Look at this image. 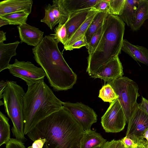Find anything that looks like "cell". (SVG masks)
I'll use <instances>...</instances> for the list:
<instances>
[{
	"instance_id": "obj_1",
	"label": "cell",
	"mask_w": 148,
	"mask_h": 148,
	"mask_svg": "<svg viewBox=\"0 0 148 148\" xmlns=\"http://www.w3.org/2000/svg\"><path fill=\"white\" fill-rule=\"evenodd\" d=\"M85 132L63 106L40 121L26 135L34 142L45 139L42 148H80Z\"/></svg>"
},
{
	"instance_id": "obj_2",
	"label": "cell",
	"mask_w": 148,
	"mask_h": 148,
	"mask_svg": "<svg viewBox=\"0 0 148 148\" xmlns=\"http://www.w3.org/2000/svg\"><path fill=\"white\" fill-rule=\"evenodd\" d=\"M52 36H45L32 49L34 58L44 70L50 86L56 91L71 88L77 76L69 66Z\"/></svg>"
},
{
	"instance_id": "obj_3",
	"label": "cell",
	"mask_w": 148,
	"mask_h": 148,
	"mask_svg": "<svg viewBox=\"0 0 148 148\" xmlns=\"http://www.w3.org/2000/svg\"><path fill=\"white\" fill-rule=\"evenodd\" d=\"M23 100L25 135L40 121L63 107V102L44 80L28 86Z\"/></svg>"
},
{
	"instance_id": "obj_4",
	"label": "cell",
	"mask_w": 148,
	"mask_h": 148,
	"mask_svg": "<svg viewBox=\"0 0 148 148\" xmlns=\"http://www.w3.org/2000/svg\"><path fill=\"white\" fill-rule=\"evenodd\" d=\"M125 25L118 16L108 14L100 40L88 58L86 72L90 76L101 66L121 53Z\"/></svg>"
},
{
	"instance_id": "obj_5",
	"label": "cell",
	"mask_w": 148,
	"mask_h": 148,
	"mask_svg": "<svg viewBox=\"0 0 148 148\" xmlns=\"http://www.w3.org/2000/svg\"><path fill=\"white\" fill-rule=\"evenodd\" d=\"M6 81L3 92L5 110L13 124L11 129L13 136L24 143L27 140L24 134L23 120V98L25 92L16 82L8 80Z\"/></svg>"
},
{
	"instance_id": "obj_6",
	"label": "cell",
	"mask_w": 148,
	"mask_h": 148,
	"mask_svg": "<svg viewBox=\"0 0 148 148\" xmlns=\"http://www.w3.org/2000/svg\"><path fill=\"white\" fill-rule=\"evenodd\" d=\"M118 96L117 98L124 112L127 123L138 103L140 96L139 88L134 81L125 76H122L107 82Z\"/></svg>"
},
{
	"instance_id": "obj_7",
	"label": "cell",
	"mask_w": 148,
	"mask_h": 148,
	"mask_svg": "<svg viewBox=\"0 0 148 148\" xmlns=\"http://www.w3.org/2000/svg\"><path fill=\"white\" fill-rule=\"evenodd\" d=\"M8 69L13 75L23 80L28 86L44 80L46 76L41 67H37L29 61H19L15 59L14 63L10 64Z\"/></svg>"
},
{
	"instance_id": "obj_8",
	"label": "cell",
	"mask_w": 148,
	"mask_h": 148,
	"mask_svg": "<svg viewBox=\"0 0 148 148\" xmlns=\"http://www.w3.org/2000/svg\"><path fill=\"white\" fill-rule=\"evenodd\" d=\"M125 116L118 99L110 103V106L101 117V123L107 133H117L123 130L126 124Z\"/></svg>"
},
{
	"instance_id": "obj_9",
	"label": "cell",
	"mask_w": 148,
	"mask_h": 148,
	"mask_svg": "<svg viewBox=\"0 0 148 148\" xmlns=\"http://www.w3.org/2000/svg\"><path fill=\"white\" fill-rule=\"evenodd\" d=\"M127 123L125 136L136 144L145 142L143 135L148 127V114L139 104L136 107Z\"/></svg>"
},
{
	"instance_id": "obj_10",
	"label": "cell",
	"mask_w": 148,
	"mask_h": 148,
	"mask_svg": "<svg viewBox=\"0 0 148 148\" xmlns=\"http://www.w3.org/2000/svg\"><path fill=\"white\" fill-rule=\"evenodd\" d=\"M63 106L70 112L85 132L91 130L92 125L97 121V115L91 108L82 103L62 102Z\"/></svg>"
},
{
	"instance_id": "obj_11",
	"label": "cell",
	"mask_w": 148,
	"mask_h": 148,
	"mask_svg": "<svg viewBox=\"0 0 148 148\" xmlns=\"http://www.w3.org/2000/svg\"><path fill=\"white\" fill-rule=\"evenodd\" d=\"M45 16L40 21L47 24L51 30L57 24L65 23L69 17L60 0H53L52 4H48L45 7Z\"/></svg>"
},
{
	"instance_id": "obj_12",
	"label": "cell",
	"mask_w": 148,
	"mask_h": 148,
	"mask_svg": "<svg viewBox=\"0 0 148 148\" xmlns=\"http://www.w3.org/2000/svg\"><path fill=\"white\" fill-rule=\"evenodd\" d=\"M123 75L122 63L119 56H117L100 67L90 77L101 79L107 82L120 77Z\"/></svg>"
},
{
	"instance_id": "obj_13",
	"label": "cell",
	"mask_w": 148,
	"mask_h": 148,
	"mask_svg": "<svg viewBox=\"0 0 148 148\" xmlns=\"http://www.w3.org/2000/svg\"><path fill=\"white\" fill-rule=\"evenodd\" d=\"M21 42L36 47L43 38L44 32L27 23L17 26Z\"/></svg>"
},
{
	"instance_id": "obj_14",
	"label": "cell",
	"mask_w": 148,
	"mask_h": 148,
	"mask_svg": "<svg viewBox=\"0 0 148 148\" xmlns=\"http://www.w3.org/2000/svg\"><path fill=\"white\" fill-rule=\"evenodd\" d=\"M33 4L32 0H6L0 2V16L24 11L31 13Z\"/></svg>"
},
{
	"instance_id": "obj_15",
	"label": "cell",
	"mask_w": 148,
	"mask_h": 148,
	"mask_svg": "<svg viewBox=\"0 0 148 148\" xmlns=\"http://www.w3.org/2000/svg\"><path fill=\"white\" fill-rule=\"evenodd\" d=\"M121 50L135 60L148 66V49L144 46L134 45L123 39Z\"/></svg>"
},
{
	"instance_id": "obj_16",
	"label": "cell",
	"mask_w": 148,
	"mask_h": 148,
	"mask_svg": "<svg viewBox=\"0 0 148 148\" xmlns=\"http://www.w3.org/2000/svg\"><path fill=\"white\" fill-rule=\"evenodd\" d=\"M90 9L82 10L69 15L64 23L67 32V41L86 19Z\"/></svg>"
},
{
	"instance_id": "obj_17",
	"label": "cell",
	"mask_w": 148,
	"mask_h": 148,
	"mask_svg": "<svg viewBox=\"0 0 148 148\" xmlns=\"http://www.w3.org/2000/svg\"><path fill=\"white\" fill-rule=\"evenodd\" d=\"M20 42L17 40L8 44L0 43V72L8 69L11 58L17 54L16 50Z\"/></svg>"
},
{
	"instance_id": "obj_18",
	"label": "cell",
	"mask_w": 148,
	"mask_h": 148,
	"mask_svg": "<svg viewBox=\"0 0 148 148\" xmlns=\"http://www.w3.org/2000/svg\"><path fill=\"white\" fill-rule=\"evenodd\" d=\"M66 14L72 13L82 10L90 9L100 0H60Z\"/></svg>"
},
{
	"instance_id": "obj_19",
	"label": "cell",
	"mask_w": 148,
	"mask_h": 148,
	"mask_svg": "<svg viewBox=\"0 0 148 148\" xmlns=\"http://www.w3.org/2000/svg\"><path fill=\"white\" fill-rule=\"evenodd\" d=\"M107 141L96 130L85 132L81 141L80 148H102Z\"/></svg>"
},
{
	"instance_id": "obj_20",
	"label": "cell",
	"mask_w": 148,
	"mask_h": 148,
	"mask_svg": "<svg viewBox=\"0 0 148 148\" xmlns=\"http://www.w3.org/2000/svg\"><path fill=\"white\" fill-rule=\"evenodd\" d=\"M98 12L90 9L86 19L64 45V49L66 50H67L75 42L85 35L90 25Z\"/></svg>"
},
{
	"instance_id": "obj_21",
	"label": "cell",
	"mask_w": 148,
	"mask_h": 148,
	"mask_svg": "<svg viewBox=\"0 0 148 148\" xmlns=\"http://www.w3.org/2000/svg\"><path fill=\"white\" fill-rule=\"evenodd\" d=\"M147 19H148V0H139L134 21L130 27L132 30H139Z\"/></svg>"
},
{
	"instance_id": "obj_22",
	"label": "cell",
	"mask_w": 148,
	"mask_h": 148,
	"mask_svg": "<svg viewBox=\"0 0 148 148\" xmlns=\"http://www.w3.org/2000/svg\"><path fill=\"white\" fill-rule=\"evenodd\" d=\"M138 1L137 0H126L122 12L118 16L128 26L130 27L134 22Z\"/></svg>"
},
{
	"instance_id": "obj_23",
	"label": "cell",
	"mask_w": 148,
	"mask_h": 148,
	"mask_svg": "<svg viewBox=\"0 0 148 148\" xmlns=\"http://www.w3.org/2000/svg\"><path fill=\"white\" fill-rule=\"evenodd\" d=\"M108 14L98 12L90 25L85 34L88 44L93 35L104 24Z\"/></svg>"
},
{
	"instance_id": "obj_24",
	"label": "cell",
	"mask_w": 148,
	"mask_h": 148,
	"mask_svg": "<svg viewBox=\"0 0 148 148\" xmlns=\"http://www.w3.org/2000/svg\"><path fill=\"white\" fill-rule=\"evenodd\" d=\"M10 126L9 119L0 112V146L6 145L10 139Z\"/></svg>"
},
{
	"instance_id": "obj_25",
	"label": "cell",
	"mask_w": 148,
	"mask_h": 148,
	"mask_svg": "<svg viewBox=\"0 0 148 148\" xmlns=\"http://www.w3.org/2000/svg\"><path fill=\"white\" fill-rule=\"evenodd\" d=\"M29 14L24 11H21L0 16V18L7 21L9 25H19L26 23Z\"/></svg>"
},
{
	"instance_id": "obj_26",
	"label": "cell",
	"mask_w": 148,
	"mask_h": 148,
	"mask_svg": "<svg viewBox=\"0 0 148 148\" xmlns=\"http://www.w3.org/2000/svg\"><path fill=\"white\" fill-rule=\"evenodd\" d=\"M99 97L104 102L111 103L118 97L112 86L107 84L100 90Z\"/></svg>"
},
{
	"instance_id": "obj_27",
	"label": "cell",
	"mask_w": 148,
	"mask_h": 148,
	"mask_svg": "<svg viewBox=\"0 0 148 148\" xmlns=\"http://www.w3.org/2000/svg\"><path fill=\"white\" fill-rule=\"evenodd\" d=\"M51 35L58 42H61L64 45L68 40L67 30L65 23H59L54 29V34Z\"/></svg>"
},
{
	"instance_id": "obj_28",
	"label": "cell",
	"mask_w": 148,
	"mask_h": 148,
	"mask_svg": "<svg viewBox=\"0 0 148 148\" xmlns=\"http://www.w3.org/2000/svg\"><path fill=\"white\" fill-rule=\"evenodd\" d=\"M103 25L93 35L90 42L86 46L88 49V55H91L93 53L100 40L103 31Z\"/></svg>"
},
{
	"instance_id": "obj_29",
	"label": "cell",
	"mask_w": 148,
	"mask_h": 148,
	"mask_svg": "<svg viewBox=\"0 0 148 148\" xmlns=\"http://www.w3.org/2000/svg\"><path fill=\"white\" fill-rule=\"evenodd\" d=\"M126 0H109L110 14L119 16L122 13Z\"/></svg>"
},
{
	"instance_id": "obj_30",
	"label": "cell",
	"mask_w": 148,
	"mask_h": 148,
	"mask_svg": "<svg viewBox=\"0 0 148 148\" xmlns=\"http://www.w3.org/2000/svg\"><path fill=\"white\" fill-rule=\"evenodd\" d=\"M90 10L111 14L109 0H100L90 9Z\"/></svg>"
},
{
	"instance_id": "obj_31",
	"label": "cell",
	"mask_w": 148,
	"mask_h": 148,
	"mask_svg": "<svg viewBox=\"0 0 148 148\" xmlns=\"http://www.w3.org/2000/svg\"><path fill=\"white\" fill-rule=\"evenodd\" d=\"M6 148H26L23 143L15 138L10 139L8 143L6 145Z\"/></svg>"
},
{
	"instance_id": "obj_32",
	"label": "cell",
	"mask_w": 148,
	"mask_h": 148,
	"mask_svg": "<svg viewBox=\"0 0 148 148\" xmlns=\"http://www.w3.org/2000/svg\"><path fill=\"white\" fill-rule=\"evenodd\" d=\"M87 45L88 43L85 35L75 42L67 50L71 51L74 49L80 48L86 46Z\"/></svg>"
},
{
	"instance_id": "obj_33",
	"label": "cell",
	"mask_w": 148,
	"mask_h": 148,
	"mask_svg": "<svg viewBox=\"0 0 148 148\" xmlns=\"http://www.w3.org/2000/svg\"><path fill=\"white\" fill-rule=\"evenodd\" d=\"M46 141L45 138H39L35 140L32 145L27 148H42Z\"/></svg>"
},
{
	"instance_id": "obj_34",
	"label": "cell",
	"mask_w": 148,
	"mask_h": 148,
	"mask_svg": "<svg viewBox=\"0 0 148 148\" xmlns=\"http://www.w3.org/2000/svg\"><path fill=\"white\" fill-rule=\"evenodd\" d=\"M121 140L125 148L128 147H136L137 145V144H136L133 140L126 136Z\"/></svg>"
},
{
	"instance_id": "obj_35",
	"label": "cell",
	"mask_w": 148,
	"mask_h": 148,
	"mask_svg": "<svg viewBox=\"0 0 148 148\" xmlns=\"http://www.w3.org/2000/svg\"><path fill=\"white\" fill-rule=\"evenodd\" d=\"M119 140L113 139L110 141H107L102 148H116Z\"/></svg>"
},
{
	"instance_id": "obj_36",
	"label": "cell",
	"mask_w": 148,
	"mask_h": 148,
	"mask_svg": "<svg viewBox=\"0 0 148 148\" xmlns=\"http://www.w3.org/2000/svg\"><path fill=\"white\" fill-rule=\"evenodd\" d=\"M139 104L148 114V99L142 97L141 102Z\"/></svg>"
},
{
	"instance_id": "obj_37",
	"label": "cell",
	"mask_w": 148,
	"mask_h": 148,
	"mask_svg": "<svg viewBox=\"0 0 148 148\" xmlns=\"http://www.w3.org/2000/svg\"><path fill=\"white\" fill-rule=\"evenodd\" d=\"M7 82L2 80L0 82V99L3 98V92L7 85Z\"/></svg>"
},
{
	"instance_id": "obj_38",
	"label": "cell",
	"mask_w": 148,
	"mask_h": 148,
	"mask_svg": "<svg viewBox=\"0 0 148 148\" xmlns=\"http://www.w3.org/2000/svg\"><path fill=\"white\" fill-rule=\"evenodd\" d=\"M6 32H4L2 30L0 31V43H3L4 41L6 40Z\"/></svg>"
},
{
	"instance_id": "obj_39",
	"label": "cell",
	"mask_w": 148,
	"mask_h": 148,
	"mask_svg": "<svg viewBox=\"0 0 148 148\" xmlns=\"http://www.w3.org/2000/svg\"><path fill=\"white\" fill-rule=\"evenodd\" d=\"M147 143L148 142L146 141L143 143L138 144L136 148H146Z\"/></svg>"
},
{
	"instance_id": "obj_40",
	"label": "cell",
	"mask_w": 148,
	"mask_h": 148,
	"mask_svg": "<svg viewBox=\"0 0 148 148\" xmlns=\"http://www.w3.org/2000/svg\"><path fill=\"white\" fill-rule=\"evenodd\" d=\"M8 24H9V23L7 21L4 19L0 18V27Z\"/></svg>"
},
{
	"instance_id": "obj_41",
	"label": "cell",
	"mask_w": 148,
	"mask_h": 148,
	"mask_svg": "<svg viewBox=\"0 0 148 148\" xmlns=\"http://www.w3.org/2000/svg\"><path fill=\"white\" fill-rule=\"evenodd\" d=\"M143 138H145L147 140V141L148 142V127H147L145 130L143 135Z\"/></svg>"
},
{
	"instance_id": "obj_42",
	"label": "cell",
	"mask_w": 148,
	"mask_h": 148,
	"mask_svg": "<svg viewBox=\"0 0 148 148\" xmlns=\"http://www.w3.org/2000/svg\"><path fill=\"white\" fill-rule=\"evenodd\" d=\"M116 148H125V147L121 140H119Z\"/></svg>"
},
{
	"instance_id": "obj_43",
	"label": "cell",
	"mask_w": 148,
	"mask_h": 148,
	"mask_svg": "<svg viewBox=\"0 0 148 148\" xmlns=\"http://www.w3.org/2000/svg\"><path fill=\"white\" fill-rule=\"evenodd\" d=\"M4 103L3 102L2 100H0V106H1L2 105H4Z\"/></svg>"
},
{
	"instance_id": "obj_44",
	"label": "cell",
	"mask_w": 148,
	"mask_h": 148,
	"mask_svg": "<svg viewBox=\"0 0 148 148\" xmlns=\"http://www.w3.org/2000/svg\"><path fill=\"white\" fill-rule=\"evenodd\" d=\"M136 147H125V148H136Z\"/></svg>"
},
{
	"instance_id": "obj_45",
	"label": "cell",
	"mask_w": 148,
	"mask_h": 148,
	"mask_svg": "<svg viewBox=\"0 0 148 148\" xmlns=\"http://www.w3.org/2000/svg\"><path fill=\"white\" fill-rule=\"evenodd\" d=\"M146 148H148V142L147 145L146 146Z\"/></svg>"
}]
</instances>
